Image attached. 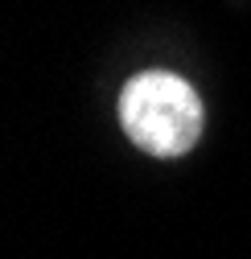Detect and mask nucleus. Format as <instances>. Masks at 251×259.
Instances as JSON below:
<instances>
[{
	"mask_svg": "<svg viewBox=\"0 0 251 259\" xmlns=\"http://www.w3.org/2000/svg\"><path fill=\"white\" fill-rule=\"evenodd\" d=\"M119 123L140 152L148 156H185L202 136V99L173 70H140L119 91Z\"/></svg>",
	"mask_w": 251,
	"mask_h": 259,
	"instance_id": "1",
	"label": "nucleus"
}]
</instances>
